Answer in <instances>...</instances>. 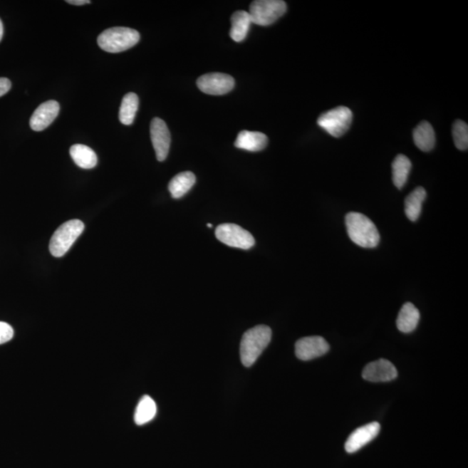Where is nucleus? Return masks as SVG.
I'll return each instance as SVG.
<instances>
[{
  "label": "nucleus",
  "instance_id": "f257e3e1",
  "mask_svg": "<svg viewBox=\"0 0 468 468\" xmlns=\"http://www.w3.org/2000/svg\"><path fill=\"white\" fill-rule=\"evenodd\" d=\"M348 235L351 241L363 248H375L380 242L377 227L367 216L350 212L345 217Z\"/></svg>",
  "mask_w": 468,
  "mask_h": 468
},
{
  "label": "nucleus",
  "instance_id": "f03ea898",
  "mask_svg": "<svg viewBox=\"0 0 468 468\" xmlns=\"http://www.w3.org/2000/svg\"><path fill=\"white\" fill-rule=\"evenodd\" d=\"M271 330L266 326H258L243 335L241 343V358L244 366L251 367L269 345Z\"/></svg>",
  "mask_w": 468,
  "mask_h": 468
},
{
  "label": "nucleus",
  "instance_id": "7ed1b4c3",
  "mask_svg": "<svg viewBox=\"0 0 468 468\" xmlns=\"http://www.w3.org/2000/svg\"><path fill=\"white\" fill-rule=\"evenodd\" d=\"M140 40L137 31L128 27H113L98 36V43L102 50L110 53L125 51L137 45Z\"/></svg>",
  "mask_w": 468,
  "mask_h": 468
},
{
  "label": "nucleus",
  "instance_id": "20e7f679",
  "mask_svg": "<svg viewBox=\"0 0 468 468\" xmlns=\"http://www.w3.org/2000/svg\"><path fill=\"white\" fill-rule=\"evenodd\" d=\"M85 230V224L79 219H71L60 226L50 242V251L56 258L63 257Z\"/></svg>",
  "mask_w": 468,
  "mask_h": 468
},
{
  "label": "nucleus",
  "instance_id": "39448f33",
  "mask_svg": "<svg viewBox=\"0 0 468 468\" xmlns=\"http://www.w3.org/2000/svg\"><path fill=\"white\" fill-rule=\"evenodd\" d=\"M286 10V3L281 0H256L251 2L248 13L253 24L267 26L281 18Z\"/></svg>",
  "mask_w": 468,
  "mask_h": 468
},
{
  "label": "nucleus",
  "instance_id": "423d86ee",
  "mask_svg": "<svg viewBox=\"0 0 468 468\" xmlns=\"http://www.w3.org/2000/svg\"><path fill=\"white\" fill-rule=\"evenodd\" d=\"M352 119L353 114L349 108L339 106L320 115L318 124L332 137H341L349 130Z\"/></svg>",
  "mask_w": 468,
  "mask_h": 468
},
{
  "label": "nucleus",
  "instance_id": "0eeeda50",
  "mask_svg": "<svg viewBox=\"0 0 468 468\" xmlns=\"http://www.w3.org/2000/svg\"><path fill=\"white\" fill-rule=\"evenodd\" d=\"M216 238L225 245L248 250L255 245L254 236L235 224H222L215 230Z\"/></svg>",
  "mask_w": 468,
  "mask_h": 468
},
{
  "label": "nucleus",
  "instance_id": "6e6552de",
  "mask_svg": "<svg viewBox=\"0 0 468 468\" xmlns=\"http://www.w3.org/2000/svg\"><path fill=\"white\" fill-rule=\"evenodd\" d=\"M234 85L233 77L219 72L203 75L197 80L199 90L207 95H221L229 93L234 89Z\"/></svg>",
  "mask_w": 468,
  "mask_h": 468
},
{
  "label": "nucleus",
  "instance_id": "1a4fd4ad",
  "mask_svg": "<svg viewBox=\"0 0 468 468\" xmlns=\"http://www.w3.org/2000/svg\"><path fill=\"white\" fill-rule=\"evenodd\" d=\"M150 137L159 162L165 161L169 155L171 135L169 128L161 118H155L150 124Z\"/></svg>",
  "mask_w": 468,
  "mask_h": 468
},
{
  "label": "nucleus",
  "instance_id": "9d476101",
  "mask_svg": "<svg viewBox=\"0 0 468 468\" xmlns=\"http://www.w3.org/2000/svg\"><path fill=\"white\" fill-rule=\"evenodd\" d=\"M330 350V345L326 340L319 336L299 339L295 345L297 358L303 361H309L322 357Z\"/></svg>",
  "mask_w": 468,
  "mask_h": 468
},
{
  "label": "nucleus",
  "instance_id": "9b49d317",
  "mask_svg": "<svg viewBox=\"0 0 468 468\" xmlns=\"http://www.w3.org/2000/svg\"><path fill=\"white\" fill-rule=\"evenodd\" d=\"M398 372L394 364L386 359L372 362L363 371V378L372 383L390 382L397 378Z\"/></svg>",
  "mask_w": 468,
  "mask_h": 468
},
{
  "label": "nucleus",
  "instance_id": "f8f14e48",
  "mask_svg": "<svg viewBox=\"0 0 468 468\" xmlns=\"http://www.w3.org/2000/svg\"><path fill=\"white\" fill-rule=\"evenodd\" d=\"M380 430H381V426L375 422L358 427L348 438L345 443V450L348 453L352 454L361 449L362 447L377 437Z\"/></svg>",
  "mask_w": 468,
  "mask_h": 468
},
{
  "label": "nucleus",
  "instance_id": "ddd939ff",
  "mask_svg": "<svg viewBox=\"0 0 468 468\" xmlns=\"http://www.w3.org/2000/svg\"><path fill=\"white\" fill-rule=\"evenodd\" d=\"M59 103L55 100H50L41 104L34 111L30 120V126L34 131L47 129L59 113Z\"/></svg>",
  "mask_w": 468,
  "mask_h": 468
},
{
  "label": "nucleus",
  "instance_id": "4468645a",
  "mask_svg": "<svg viewBox=\"0 0 468 468\" xmlns=\"http://www.w3.org/2000/svg\"><path fill=\"white\" fill-rule=\"evenodd\" d=\"M267 144L268 138L261 132L243 130L239 132L234 146L246 151L258 152L265 150Z\"/></svg>",
  "mask_w": 468,
  "mask_h": 468
},
{
  "label": "nucleus",
  "instance_id": "2eb2a0df",
  "mask_svg": "<svg viewBox=\"0 0 468 468\" xmlns=\"http://www.w3.org/2000/svg\"><path fill=\"white\" fill-rule=\"evenodd\" d=\"M420 317V311L413 303H404L397 320L398 330L403 333H410L417 327Z\"/></svg>",
  "mask_w": 468,
  "mask_h": 468
},
{
  "label": "nucleus",
  "instance_id": "dca6fc26",
  "mask_svg": "<svg viewBox=\"0 0 468 468\" xmlns=\"http://www.w3.org/2000/svg\"><path fill=\"white\" fill-rule=\"evenodd\" d=\"M232 27L230 37L235 42H242L246 38L248 31L253 22L249 13L246 11H237L232 15Z\"/></svg>",
  "mask_w": 468,
  "mask_h": 468
},
{
  "label": "nucleus",
  "instance_id": "f3484780",
  "mask_svg": "<svg viewBox=\"0 0 468 468\" xmlns=\"http://www.w3.org/2000/svg\"><path fill=\"white\" fill-rule=\"evenodd\" d=\"M415 146L423 152H430L435 145V133L430 123L423 121L415 128L413 133Z\"/></svg>",
  "mask_w": 468,
  "mask_h": 468
},
{
  "label": "nucleus",
  "instance_id": "a211bd4d",
  "mask_svg": "<svg viewBox=\"0 0 468 468\" xmlns=\"http://www.w3.org/2000/svg\"><path fill=\"white\" fill-rule=\"evenodd\" d=\"M72 160L81 169L91 170L98 164V156L93 150L83 144H75L70 150Z\"/></svg>",
  "mask_w": 468,
  "mask_h": 468
},
{
  "label": "nucleus",
  "instance_id": "6ab92c4d",
  "mask_svg": "<svg viewBox=\"0 0 468 468\" xmlns=\"http://www.w3.org/2000/svg\"><path fill=\"white\" fill-rule=\"evenodd\" d=\"M196 177L192 172L186 171L175 175L169 184V190L174 199H180L189 193L194 187Z\"/></svg>",
  "mask_w": 468,
  "mask_h": 468
},
{
  "label": "nucleus",
  "instance_id": "aec40b11",
  "mask_svg": "<svg viewBox=\"0 0 468 468\" xmlns=\"http://www.w3.org/2000/svg\"><path fill=\"white\" fill-rule=\"evenodd\" d=\"M427 197V192L422 187L415 189L405 199V214L411 222H416L421 215L422 204Z\"/></svg>",
  "mask_w": 468,
  "mask_h": 468
},
{
  "label": "nucleus",
  "instance_id": "412c9836",
  "mask_svg": "<svg viewBox=\"0 0 468 468\" xmlns=\"http://www.w3.org/2000/svg\"><path fill=\"white\" fill-rule=\"evenodd\" d=\"M411 166L410 160L404 155H398L392 163L393 182L398 189H402L405 185L409 178Z\"/></svg>",
  "mask_w": 468,
  "mask_h": 468
},
{
  "label": "nucleus",
  "instance_id": "4be33fe9",
  "mask_svg": "<svg viewBox=\"0 0 468 468\" xmlns=\"http://www.w3.org/2000/svg\"><path fill=\"white\" fill-rule=\"evenodd\" d=\"M138 106L139 98L137 94L130 92L124 95L119 111L120 122L124 125H130L133 123Z\"/></svg>",
  "mask_w": 468,
  "mask_h": 468
},
{
  "label": "nucleus",
  "instance_id": "5701e85b",
  "mask_svg": "<svg viewBox=\"0 0 468 468\" xmlns=\"http://www.w3.org/2000/svg\"><path fill=\"white\" fill-rule=\"evenodd\" d=\"M156 411H157V409H156L154 400L149 395H144L141 401L139 402L137 410H135V422L139 426L150 422L154 419Z\"/></svg>",
  "mask_w": 468,
  "mask_h": 468
},
{
  "label": "nucleus",
  "instance_id": "b1692460",
  "mask_svg": "<svg viewBox=\"0 0 468 468\" xmlns=\"http://www.w3.org/2000/svg\"><path fill=\"white\" fill-rule=\"evenodd\" d=\"M453 137L456 147L465 151L468 147V126L462 120L455 121L453 125Z\"/></svg>",
  "mask_w": 468,
  "mask_h": 468
},
{
  "label": "nucleus",
  "instance_id": "393cba45",
  "mask_svg": "<svg viewBox=\"0 0 468 468\" xmlns=\"http://www.w3.org/2000/svg\"><path fill=\"white\" fill-rule=\"evenodd\" d=\"M14 331L13 327L7 323L0 322V345L11 341L13 339Z\"/></svg>",
  "mask_w": 468,
  "mask_h": 468
},
{
  "label": "nucleus",
  "instance_id": "a878e982",
  "mask_svg": "<svg viewBox=\"0 0 468 468\" xmlns=\"http://www.w3.org/2000/svg\"><path fill=\"white\" fill-rule=\"evenodd\" d=\"M11 83L9 79L0 78V98L11 90Z\"/></svg>",
  "mask_w": 468,
  "mask_h": 468
},
{
  "label": "nucleus",
  "instance_id": "bb28decb",
  "mask_svg": "<svg viewBox=\"0 0 468 468\" xmlns=\"http://www.w3.org/2000/svg\"><path fill=\"white\" fill-rule=\"evenodd\" d=\"M66 2L75 6H83L86 5V4H90L89 0H67Z\"/></svg>",
  "mask_w": 468,
  "mask_h": 468
},
{
  "label": "nucleus",
  "instance_id": "cd10ccee",
  "mask_svg": "<svg viewBox=\"0 0 468 468\" xmlns=\"http://www.w3.org/2000/svg\"><path fill=\"white\" fill-rule=\"evenodd\" d=\"M3 35H4V26L1 19H0V41H1Z\"/></svg>",
  "mask_w": 468,
  "mask_h": 468
},
{
  "label": "nucleus",
  "instance_id": "c85d7f7f",
  "mask_svg": "<svg viewBox=\"0 0 468 468\" xmlns=\"http://www.w3.org/2000/svg\"><path fill=\"white\" fill-rule=\"evenodd\" d=\"M207 227L211 228L212 227L211 224H207Z\"/></svg>",
  "mask_w": 468,
  "mask_h": 468
}]
</instances>
